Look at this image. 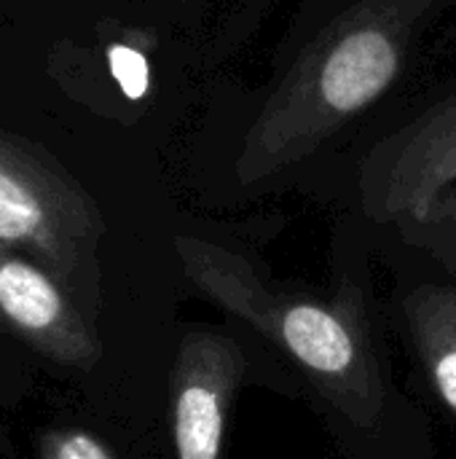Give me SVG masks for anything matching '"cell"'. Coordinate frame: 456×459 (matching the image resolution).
<instances>
[{
    "mask_svg": "<svg viewBox=\"0 0 456 459\" xmlns=\"http://www.w3.org/2000/svg\"><path fill=\"white\" fill-rule=\"evenodd\" d=\"M38 459H116L113 452L89 430L59 425L40 436Z\"/></svg>",
    "mask_w": 456,
    "mask_h": 459,
    "instance_id": "obj_9",
    "label": "cell"
},
{
    "mask_svg": "<svg viewBox=\"0 0 456 459\" xmlns=\"http://www.w3.org/2000/svg\"><path fill=\"white\" fill-rule=\"evenodd\" d=\"M398 48L376 27H355L325 56L317 78L320 100L336 113H352L374 102L395 78Z\"/></svg>",
    "mask_w": 456,
    "mask_h": 459,
    "instance_id": "obj_6",
    "label": "cell"
},
{
    "mask_svg": "<svg viewBox=\"0 0 456 459\" xmlns=\"http://www.w3.org/2000/svg\"><path fill=\"white\" fill-rule=\"evenodd\" d=\"M188 277L220 307L250 323L320 382L360 425L382 414L384 390L374 350L347 312L266 290L237 255L199 239H177Z\"/></svg>",
    "mask_w": 456,
    "mask_h": 459,
    "instance_id": "obj_1",
    "label": "cell"
},
{
    "mask_svg": "<svg viewBox=\"0 0 456 459\" xmlns=\"http://www.w3.org/2000/svg\"><path fill=\"white\" fill-rule=\"evenodd\" d=\"M456 180V102L406 132L379 167V202L387 215H425Z\"/></svg>",
    "mask_w": 456,
    "mask_h": 459,
    "instance_id": "obj_5",
    "label": "cell"
},
{
    "mask_svg": "<svg viewBox=\"0 0 456 459\" xmlns=\"http://www.w3.org/2000/svg\"><path fill=\"white\" fill-rule=\"evenodd\" d=\"M245 379V355L223 333L183 336L172 368V441L177 459H220L231 398Z\"/></svg>",
    "mask_w": 456,
    "mask_h": 459,
    "instance_id": "obj_4",
    "label": "cell"
},
{
    "mask_svg": "<svg viewBox=\"0 0 456 459\" xmlns=\"http://www.w3.org/2000/svg\"><path fill=\"white\" fill-rule=\"evenodd\" d=\"M102 73L110 75L113 86L121 91L124 100L140 102L148 91V59L142 48L129 38H108L99 46Z\"/></svg>",
    "mask_w": 456,
    "mask_h": 459,
    "instance_id": "obj_8",
    "label": "cell"
},
{
    "mask_svg": "<svg viewBox=\"0 0 456 459\" xmlns=\"http://www.w3.org/2000/svg\"><path fill=\"white\" fill-rule=\"evenodd\" d=\"M99 237V210L81 183L43 145L0 126V247L27 255L91 307Z\"/></svg>",
    "mask_w": 456,
    "mask_h": 459,
    "instance_id": "obj_2",
    "label": "cell"
},
{
    "mask_svg": "<svg viewBox=\"0 0 456 459\" xmlns=\"http://www.w3.org/2000/svg\"><path fill=\"white\" fill-rule=\"evenodd\" d=\"M409 320L438 395L456 411V293L446 288H422L409 301Z\"/></svg>",
    "mask_w": 456,
    "mask_h": 459,
    "instance_id": "obj_7",
    "label": "cell"
},
{
    "mask_svg": "<svg viewBox=\"0 0 456 459\" xmlns=\"http://www.w3.org/2000/svg\"><path fill=\"white\" fill-rule=\"evenodd\" d=\"M0 331L11 333L56 366L89 371L99 342L89 315L43 266L0 247Z\"/></svg>",
    "mask_w": 456,
    "mask_h": 459,
    "instance_id": "obj_3",
    "label": "cell"
}]
</instances>
